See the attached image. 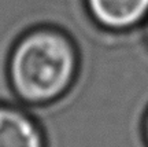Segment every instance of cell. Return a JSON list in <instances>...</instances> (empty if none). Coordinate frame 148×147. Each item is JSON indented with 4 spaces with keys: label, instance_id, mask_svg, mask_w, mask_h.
<instances>
[{
    "label": "cell",
    "instance_id": "1",
    "mask_svg": "<svg viewBox=\"0 0 148 147\" xmlns=\"http://www.w3.org/2000/svg\"><path fill=\"white\" fill-rule=\"evenodd\" d=\"M77 47L64 32L34 28L16 40L7 65L8 81L18 99L41 106L59 100L77 79Z\"/></svg>",
    "mask_w": 148,
    "mask_h": 147
},
{
    "label": "cell",
    "instance_id": "2",
    "mask_svg": "<svg viewBox=\"0 0 148 147\" xmlns=\"http://www.w3.org/2000/svg\"><path fill=\"white\" fill-rule=\"evenodd\" d=\"M92 21L110 32H126L143 25L148 0H84Z\"/></svg>",
    "mask_w": 148,
    "mask_h": 147
},
{
    "label": "cell",
    "instance_id": "3",
    "mask_svg": "<svg viewBox=\"0 0 148 147\" xmlns=\"http://www.w3.org/2000/svg\"><path fill=\"white\" fill-rule=\"evenodd\" d=\"M0 147H44L40 128L18 107L0 105Z\"/></svg>",
    "mask_w": 148,
    "mask_h": 147
},
{
    "label": "cell",
    "instance_id": "4",
    "mask_svg": "<svg viewBox=\"0 0 148 147\" xmlns=\"http://www.w3.org/2000/svg\"><path fill=\"white\" fill-rule=\"evenodd\" d=\"M144 137H145V142L148 144V111L145 114V118H144Z\"/></svg>",
    "mask_w": 148,
    "mask_h": 147
},
{
    "label": "cell",
    "instance_id": "5",
    "mask_svg": "<svg viewBox=\"0 0 148 147\" xmlns=\"http://www.w3.org/2000/svg\"><path fill=\"white\" fill-rule=\"evenodd\" d=\"M143 28H144V39H145V41H147V46H148V17H147V19L144 21Z\"/></svg>",
    "mask_w": 148,
    "mask_h": 147
}]
</instances>
